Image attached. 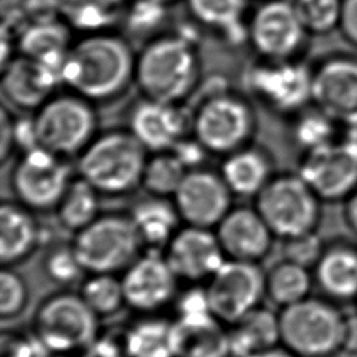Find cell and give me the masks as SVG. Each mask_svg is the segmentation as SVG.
Instances as JSON below:
<instances>
[{
    "mask_svg": "<svg viewBox=\"0 0 357 357\" xmlns=\"http://www.w3.org/2000/svg\"><path fill=\"white\" fill-rule=\"evenodd\" d=\"M245 86L262 107L291 119L312 105V66L258 57L245 71Z\"/></svg>",
    "mask_w": 357,
    "mask_h": 357,
    "instance_id": "obj_10",
    "label": "cell"
},
{
    "mask_svg": "<svg viewBox=\"0 0 357 357\" xmlns=\"http://www.w3.org/2000/svg\"><path fill=\"white\" fill-rule=\"evenodd\" d=\"M35 212L17 201L0 205V261L3 266H14L33 254L42 240V230Z\"/></svg>",
    "mask_w": 357,
    "mask_h": 357,
    "instance_id": "obj_24",
    "label": "cell"
},
{
    "mask_svg": "<svg viewBox=\"0 0 357 357\" xmlns=\"http://www.w3.org/2000/svg\"><path fill=\"white\" fill-rule=\"evenodd\" d=\"M71 32L73 29L61 18L28 24L17 43L18 54L46 63L61 74L66 54L73 45Z\"/></svg>",
    "mask_w": 357,
    "mask_h": 357,
    "instance_id": "obj_28",
    "label": "cell"
},
{
    "mask_svg": "<svg viewBox=\"0 0 357 357\" xmlns=\"http://www.w3.org/2000/svg\"><path fill=\"white\" fill-rule=\"evenodd\" d=\"M148 149L127 128L99 131L77 156V174L100 195L123 197L141 187Z\"/></svg>",
    "mask_w": 357,
    "mask_h": 357,
    "instance_id": "obj_3",
    "label": "cell"
},
{
    "mask_svg": "<svg viewBox=\"0 0 357 357\" xmlns=\"http://www.w3.org/2000/svg\"><path fill=\"white\" fill-rule=\"evenodd\" d=\"M169 7L158 0H128L121 22L128 32L151 39L159 35L156 31L166 21Z\"/></svg>",
    "mask_w": 357,
    "mask_h": 357,
    "instance_id": "obj_38",
    "label": "cell"
},
{
    "mask_svg": "<svg viewBox=\"0 0 357 357\" xmlns=\"http://www.w3.org/2000/svg\"><path fill=\"white\" fill-rule=\"evenodd\" d=\"M45 275L60 286L77 282L85 272L71 243L53 244L43 257Z\"/></svg>",
    "mask_w": 357,
    "mask_h": 357,
    "instance_id": "obj_39",
    "label": "cell"
},
{
    "mask_svg": "<svg viewBox=\"0 0 357 357\" xmlns=\"http://www.w3.org/2000/svg\"><path fill=\"white\" fill-rule=\"evenodd\" d=\"M29 304V286L25 278L13 266H3L0 272V318L14 319Z\"/></svg>",
    "mask_w": 357,
    "mask_h": 357,
    "instance_id": "obj_40",
    "label": "cell"
},
{
    "mask_svg": "<svg viewBox=\"0 0 357 357\" xmlns=\"http://www.w3.org/2000/svg\"><path fill=\"white\" fill-rule=\"evenodd\" d=\"M233 357H245L280 344L279 314L262 305L254 308L229 328Z\"/></svg>",
    "mask_w": 357,
    "mask_h": 357,
    "instance_id": "obj_29",
    "label": "cell"
},
{
    "mask_svg": "<svg viewBox=\"0 0 357 357\" xmlns=\"http://www.w3.org/2000/svg\"><path fill=\"white\" fill-rule=\"evenodd\" d=\"M205 287L212 314L225 325L237 322L266 297L265 272L255 262L226 259Z\"/></svg>",
    "mask_w": 357,
    "mask_h": 357,
    "instance_id": "obj_13",
    "label": "cell"
},
{
    "mask_svg": "<svg viewBox=\"0 0 357 357\" xmlns=\"http://www.w3.org/2000/svg\"><path fill=\"white\" fill-rule=\"evenodd\" d=\"M344 219L349 227L357 234V190L344 201Z\"/></svg>",
    "mask_w": 357,
    "mask_h": 357,
    "instance_id": "obj_49",
    "label": "cell"
},
{
    "mask_svg": "<svg viewBox=\"0 0 357 357\" xmlns=\"http://www.w3.org/2000/svg\"><path fill=\"white\" fill-rule=\"evenodd\" d=\"M47 349L35 333L4 331L1 335L0 357H47Z\"/></svg>",
    "mask_w": 357,
    "mask_h": 357,
    "instance_id": "obj_42",
    "label": "cell"
},
{
    "mask_svg": "<svg viewBox=\"0 0 357 357\" xmlns=\"http://www.w3.org/2000/svg\"><path fill=\"white\" fill-rule=\"evenodd\" d=\"M121 284L127 307L142 314H155L173 303L177 280L162 252L145 251L123 271Z\"/></svg>",
    "mask_w": 357,
    "mask_h": 357,
    "instance_id": "obj_17",
    "label": "cell"
},
{
    "mask_svg": "<svg viewBox=\"0 0 357 357\" xmlns=\"http://www.w3.org/2000/svg\"><path fill=\"white\" fill-rule=\"evenodd\" d=\"M170 151L178 158L187 170L202 167L205 158L209 155L204 145L191 132L183 137Z\"/></svg>",
    "mask_w": 357,
    "mask_h": 357,
    "instance_id": "obj_44",
    "label": "cell"
},
{
    "mask_svg": "<svg viewBox=\"0 0 357 357\" xmlns=\"http://www.w3.org/2000/svg\"><path fill=\"white\" fill-rule=\"evenodd\" d=\"M158 1H160V3H163V4H166V6H172V4H174L177 0H158Z\"/></svg>",
    "mask_w": 357,
    "mask_h": 357,
    "instance_id": "obj_52",
    "label": "cell"
},
{
    "mask_svg": "<svg viewBox=\"0 0 357 357\" xmlns=\"http://www.w3.org/2000/svg\"><path fill=\"white\" fill-rule=\"evenodd\" d=\"M297 173L322 202L346 201L357 190V151L340 137L303 152Z\"/></svg>",
    "mask_w": 357,
    "mask_h": 357,
    "instance_id": "obj_14",
    "label": "cell"
},
{
    "mask_svg": "<svg viewBox=\"0 0 357 357\" xmlns=\"http://www.w3.org/2000/svg\"><path fill=\"white\" fill-rule=\"evenodd\" d=\"M191 20L231 45L248 42V0H185Z\"/></svg>",
    "mask_w": 357,
    "mask_h": 357,
    "instance_id": "obj_27",
    "label": "cell"
},
{
    "mask_svg": "<svg viewBox=\"0 0 357 357\" xmlns=\"http://www.w3.org/2000/svg\"><path fill=\"white\" fill-rule=\"evenodd\" d=\"M344 141H347L356 151H357V124L344 127V134L342 135Z\"/></svg>",
    "mask_w": 357,
    "mask_h": 357,
    "instance_id": "obj_51",
    "label": "cell"
},
{
    "mask_svg": "<svg viewBox=\"0 0 357 357\" xmlns=\"http://www.w3.org/2000/svg\"><path fill=\"white\" fill-rule=\"evenodd\" d=\"M342 351H346L350 356H357V312L346 315Z\"/></svg>",
    "mask_w": 357,
    "mask_h": 357,
    "instance_id": "obj_48",
    "label": "cell"
},
{
    "mask_svg": "<svg viewBox=\"0 0 357 357\" xmlns=\"http://www.w3.org/2000/svg\"><path fill=\"white\" fill-rule=\"evenodd\" d=\"M308 36L290 0H262L248 15V43L261 59H300Z\"/></svg>",
    "mask_w": 357,
    "mask_h": 357,
    "instance_id": "obj_12",
    "label": "cell"
},
{
    "mask_svg": "<svg viewBox=\"0 0 357 357\" xmlns=\"http://www.w3.org/2000/svg\"><path fill=\"white\" fill-rule=\"evenodd\" d=\"M13 114L8 106L3 105L0 113V160L6 163L11 152L15 149L14 131H13Z\"/></svg>",
    "mask_w": 357,
    "mask_h": 357,
    "instance_id": "obj_47",
    "label": "cell"
},
{
    "mask_svg": "<svg viewBox=\"0 0 357 357\" xmlns=\"http://www.w3.org/2000/svg\"><path fill=\"white\" fill-rule=\"evenodd\" d=\"M197 40L183 32H162L137 52L134 85L142 98L184 103L201 81Z\"/></svg>",
    "mask_w": 357,
    "mask_h": 357,
    "instance_id": "obj_2",
    "label": "cell"
},
{
    "mask_svg": "<svg viewBox=\"0 0 357 357\" xmlns=\"http://www.w3.org/2000/svg\"><path fill=\"white\" fill-rule=\"evenodd\" d=\"M81 357H126L120 336L105 333L98 335L82 351Z\"/></svg>",
    "mask_w": 357,
    "mask_h": 357,
    "instance_id": "obj_45",
    "label": "cell"
},
{
    "mask_svg": "<svg viewBox=\"0 0 357 357\" xmlns=\"http://www.w3.org/2000/svg\"><path fill=\"white\" fill-rule=\"evenodd\" d=\"M145 251L162 252L180 229V215L172 198L149 195L137 201L128 212Z\"/></svg>",
    "mask_w": 357,
    "mask_h": 357,
    "instance_id": "obj_25",
    "label": "cell"
},
{
    "mask_svg": "<svg viewBox=\"0 0 357 357\" xmlns=\"http://www.w3.org/2000/svg\"><path fill=\"white\" fill-rule=\"evenodd\" d=\"M54 356H56V357H68L67 354H54Z\"/></svg>",
    "mask_w": 357,
    "mask_h": 357,
    "instance_id": "obj_53",
    "label": "cell"
},
{
    "mask_svg": "<svg viewBox=\"0 0 357 357\" xmlns=\"http://www.w3.org/2000/svg\"><path fill=\"white\" fill-rule=\"evenodd\" d=\"M245 357H297V356H294L291 351H289L282 344H278L275 347H271V349H266L262 351H257V353L248 354Z\"/></svg>",
    "mask_w": 357,
    "mask_h": 357,
    "instance_id": "obj_50",
    "label": "cell"
},
{
    "mask_svg": "<svg viewBox=\"0 0 357 357\" xmlns=\"http://www.w3.org/2000/svg\"><path fill=\"white\" fill-rule=\"evenodd\" d=\"M173 321L146 314L121 332L126 357H174Z\"/></svg>",
    "mask_w": 357,
    "mask_h": 357,
    "instance_id": "obj_30",
    "label": "cell"
},
{
    "mask_svg": "<svg viewBox=\"0 0 357 357\" xmlns=\"http://www.w3.org/2000/svg\"><path fill=\"white\" fill-rule=\"evenodd\" d=\"M174 275L191 283L208 280L226 261L212 229L185 225L162 251Z\"/></svg>",
    "mask_w": 357,
    "mask_h": 357,
    "instance_id": "obj_19",
    "label": "cell"
},
{
    "mask_svg": "<svg viewBox=\"0 0 357 357\" xmlns=\"http://www.w3.org/2000/svg\"><path fill=\"white\" fill-rule=\"evenodd\" d=\"M219 173L234 197L255 198L276 172L271 152L252 142L223 156Z\"/></svg>",
    "mask_w": 357,
    "mask_h": 357,
    "instance_id": "obj_23",
    "label": "cell"
},
{
    "mask_svg": "<svg viewBox=\"0 0 357 357\" xmlns=\"http://www.w3.org/2000/svg\"><path fill=\"white\" fill-rule=\"evenodd\" d=\"M314 280L332 300H357V247L333 244L312 268Z\"/></svg>",
    "mask_w": 357,
    "mask_h": 357,
    "instance_id": "obj_26",
    "label": "cell"
},
{
    "mask_svg": "<svg viewBox=\"0 0 357 357\" xmlns=\"http://www.w3.org/2000/svg\"><path fill=\"white\" fill-rule=\"evenodd\" d=\"M321 202L297 172L275 173L254 198V206L280 240L317 231Z\"/></svg>",
    "mask_w": 357,
    "mask_h": 357,
    "instance_id": "obj_8",
    "label": "cell"
},
{
    "mask_svg": "<svg viewBox=\"0 0 357 357\" xmlns=\"http://www.w3.org/2000/svg\"><path fill=\"white\" fill-rule=\"evenodd\" d=\"M280 344L297 357H333L343 347L346 314L325 298L311 297L278 311Z\"/></svg>",
    "mask_w": 357,
    "mask_h": 357,
    "instance_id": "obj_5",
    "label": "cell"
},
{
    "mask_svg": "<svg viewBox=\"0 0 357 357\" xmlns=\"http://www.w3.org/2000/svg\"><path fill=\"white\" fill-rule=\"evenodd\" d=\"M310 35H325L339 28L342 0H290Z\"/></svg>",
    "mask_w": 357,
    "mask_h": 357,
    "instance_id": "obj_37",
    "label": "cell"
},
{
    "mask_svg": "<svg viewBox=\"0 0 357 357\" xmlns=\"http://www.w3.org/2000/svg\"><path fill=\"white\" fill-rule=\"evenodd\" d=\"M176 318H192L212 314L205 286H190L174 298Z\"/></svg>",
    "mask_w": 357,
    "mask_h": 357,
    "instance_id": "obj_43",
    "label": "cell"
},
{
    "mask_svg": "<svg viewBox=\"0 0 357 357\" xmlns=\"http://www.w3.org/2000/svg\"><path fill=\"white\" fill-rule=\"evenodd\" d=\"M135 59L128 39L113 29L84 33L66 54L61 84L95 105L110 102L134 85Z\"/></svg>",
    "mask_w": 357,
    "mask_h": 357,
    "instance_id": "obj_1",
    "label": "cell"
},
{
    "mask_svg": "<svg viewBox=\"0 0 357 357\" xmlns=\"http://www.w3.org/2000/svg\"><path fill=\"white\" fill-rule=\"evenodd\" d=\"M340 126L321 109L311 105L291 117L290 137L300 153L325 146L337 138Z\"/></svg>",
    "mask_w": 357,
    "mask_h": 357,
    "instance_id": "obj_34",
    "label": "cell"
},
{
    "mask_svg": "<svg viewBox=\"0 0 357 357\" xmlns=\"http://www.w3.org/2000/svg\"><path fill=\"white\" fill-rule=\"evenodd\" d=\"M61 84V74L39 60L15 54L1 66V93L8 107L33 113Z\"/></svg>",
    "mask_w": 357,
    "mask_h": 357,
    "instance_id": "obj_18",
    "label": "cell"
},
{
    "mask_svg": "<svg viewBox=\"0 0 357 357\" xmlns=\"http://www.w3.org/2000/svg\"><path fill=\"white\" fill-rule=\"evenodd\" d=\"M215 234L226 259L255 264L269 254L276 238L255 206H233Z\"/></svg>",
    "mask_w": 357,
    "mask_h": 357,
    "instance_id": "obj_21",
    "label": "cell"
},
{
    "mask_svg": "<svg viewBox=\"0 0 357 357\" xmlns=\"http://www.w3.org/2000/svg\"><path fill=\"white\" fill-rule=\"evenodd\" d=\"M32 121L38 145L63 158H77L99 132L95 103L68 89L42 103Z\"/></svg>",
    "mask_w": 357,
    "mask_h": 357,
    "instance_id": "obj_6",
    "label": "cell"
},
{
    "mask_svg": "<svg viewBox=\"0 0 357 357\" xmlns=\"http://www.w3.org/2000/svg\"><path fill=\"white\" fill-rule=\"evenodd\" d=\"M191 113V134L209 155L226 156L252 144L258 130L254 105L230 88L204 95Z\"/></svg>",
    "mask_w": 357,
    "mask_h": 357,
    "instance_id": "obj_4",
    "label": "cell"
},
{
    "mask_svg": "<svg viewBox=\"0 0 357 357\" xmlns=\"http://www.w3.org/2000/svg\"><path fill=\"white\" fill-rule=\"evenodd\" d=\"M128 0H59L60 18L84 33L112 31L123 20Z\"/></svg>",
    "mask_w": 357,
    "mask_h": 357,
    "instance_id": "obj_31",
    "label": "cell"
},
{
    "mask_svg": "<svg viewBox=\"0 0 357 357\" xmlns=\"http://www.w3.org/2000/svg\"><path fill=\"white\" fill-rule=\"evenodd\" d=\"M312 105L340 127L357 124V59L333 54L312 67Z\"/></svg>",
    "mask_w": 357,
    "mask_h": 357,
    "instance_id": "obj_15",
    "label": "cell"
},
{
    "mask_svg": "<svg viewBox=\"0 0 357 357\" xmlns=\"http://www.w3.org/2000/svg\"><path fill=\"white\" fill-rule=\"evenodd\" d=\"M337 29L350 45L357 47V0H342Z\"/></svg>",
    "mask_w": 357,
    "mask_h": 357,
    "instance_id": "obj_46",
    "label": "cell"
},
{
    "mask_svg": "<svg viewBox=\"0 0 357 357\" xmlns=\"http://www.w3.org/2000/svg\"><path fill=\"white\" fill-rule=\"evenodd\" d=\"M77 257L88 273H117L128 268L144 247L128 213H100L73 238Z\"/></svg>",
    "mask_w": 357,
    "mask_h": 357,
    "instance_id": "obj_9",
    "label": "cell"
},
{
    "mask_svg": "<svg viewBox=\"0 0 357 357\" xmlns=\"http://www.w3.org/2000/svg\"><path fill=\"white\" fill-rule=\"evenodd\" d=\"M312 283L314 276L308 268L284 258L265 272V294L279 308L307 298Z\"/></svg>",
    "mask_w": 357,
    "mask_h": 357,
    "instance_id": "obj_33",
    "label": "cell"
},
{
    "mask_svg": "<svg viewBox=\"0 0 357 357\" xmlns=\"http://www.w3.org/2000/svg\"><path fill=\"white\" fill-rule=\"evenodd\" d=\"M78 293L100 319L113 317L127 307L121 279L116 273H89Z\"/></svg>",
    "mask_w": 357,
    "mask_h": 357,
    "instance_id": "obj_36",
    "label": "cell"
},
{
    "mask_svg": "<svg viewBox=\"0 0 357 357\" xmlns=\"http://www.w3.org/2000/svg\"><path fill=\"white\" fill-rule=\"evenodd\" d=\"M282 254L283 258L294 264L303 265L308 269L314 268L319 261L325 247L322 240L318 237L317 231L300 234L282 240Z\"/></svg>",
    "mask_w": 357,
    "mask_h": 357,
    "instance_id": "obj_41",
    "label": "cell"
},
{
    "mask_svg": "<svg viewBox=\"0 0 357 357\" xmlns=\"http://www.w3.org/2000/svg\"><path fill=\"white\" fill-rule=\"evenodd\" d=\"M233 197L222 174L202 166L187 172L172 199L181 222L215 229L233 208Z\"/></svg>",
    "mask_w": 357,
    "mask_h": 357,
    "instance_id": "obj_16",
    "label": "cell"
},
{
    "mask_svg": "<svg viewBox=\"0 0 357 357\" xmlns=\"http://www.w3.org/2000/svg\"><path fill=\"white\" fill-rule=\"evenodd\" d=\"M174 357H233L229 329L213 314L173 321Z\"/></svg>",
    "mask_w": 357,
    "mask_h": 357,
    "instance_id": "obj_22",
    "label": "cell"
},
{
    "mask_svg": "<svg viewBox=\"0 0 357 357\" xmlns=\"http://www.w3.org/2000/svg\"><path fill=\"white\" fill-rule=\"evenodd\" d=\"M187 172L172 151L152 152L144 167L141 187L149 195L173 198Z\"/></svg>",
    "mask_w": 357,
    "mask_h": 357,
    "instance_id": "obj_35",
    "label": "cell"
},
{
    "mask_svg": "<svg viewBox=\"0 0 357 357\" xmlns=\"http://www.w3.org/2000/svg\"><path fill=\"white\" fill-rule=\"evenodd\" d=\"M74 174L67 158L42 146L18 153L10 170L14 201L32 212H50L59 205Z\"/></svg>",
    "mask_w": 357,
    "mask_h": 357,
    "instance_id": "obj_11",
    "label": "cell"
},
{
    "mask_svg": "<svg viewBox=\"0 0 357 357\" xmlns=\"http://www.w3.org/2000/svg\"><path fill=\"white\" fill-rule=\"evenodd\" d=\"M100 197L88 181L74 176L54 209L59 225L74 234L82 230L100 215Z\"/></svg>",
    "mask_w": 357,
    "mask_h": 357,
    "instance_id": "obj_32",
    "label": "cell"
},
{
    "mask_svg": "<svg viewBox=\"0 0 357 357\" xmlns=\"http://www.w3.org/2000/svg\"><path fill=\"white\" fill-rule=\"evenodd\" d=\"M128 130L149 153L170 151L191 132V113L177 103L142 98L131 112Z\"/></svg>",
    "mask_w": 357,
    "mask_h": 357,
    "instance_id": "obj_20",
    "label": "cell"
},
{
    "mask_svg": "<svg viewBox=\"0 0 357 357\" xmlns=\"http://www.w3.org/2000/svg\"><path fill=\"white\" fill-rule=\"evenodd\" d=\"M100 318L79 293L54 291L38 304L32 332L50 354L81 353L99 333Z\"/></svg>",
    "mask_w": 357,
    "mask_h": 357,
    "instance_id": "obj_7",
    "label": "cell"
}]
</instances>
